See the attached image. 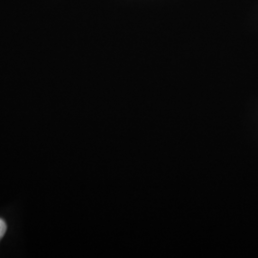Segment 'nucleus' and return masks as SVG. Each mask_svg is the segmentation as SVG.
<instances>
[{
  "label": "nucleus",
  "instance_id": "obj_1",
  "mask_svg": "<svg viewBox=\"0 0 258 258\" xmlns=\"http://www.w3.org/2000/svg\"><path fill=\"white\" fill-rule=\"evenodd\" d=\"M6 231H7V225L3 219L0 218V239L4 236Z\"/></svg>",
  "mask_w": 258,
  "mask_h": 258
}]
</instances>
